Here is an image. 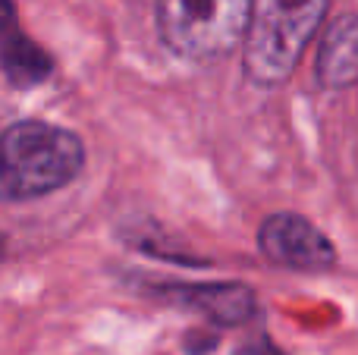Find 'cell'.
<instances>
[{
	"mask_svg": "<svg viewBox=\"0 0 358 355\" xmlns=\"http://www.w3.org/2000/svg\"><path fill=\"white\" fill-rule=\"evenodd\" d=\"M85 164L79 136L41 119H19L3 132V180L6 201H31L69 186Z\"/></svg>",
	"mask_w": 358,
	"mask_h": 355,
	"instance_id": "6da1fadb",
	"label": "cell"
},
{
	"mask_svg": "<svg viewBox=\"0 0 358 355\" xmlns=\"http://www.w3.org/2000/svg\"><path fill=\"white\" fill-rule=\"evenodd\" d=\"M327 0H252L245 35V73L258 85H280L292 75L315 38Z\"/></svg>",
	"mask_w": 358,
	"mask_h": 355,
	"instance_id": "7a4b0ae2",
	"label": "cell"
},
{
	"mask_svg": "<svg viewBox=\"0 0 358 355\" xmlns=\"http://www.w3.org/2000/svg\"><path fill=\"white\" fill-rule=\"evenodd\" d=\"M252 0H157V29L173 54L217 60L248 35Z\"/></svg>",
	"mask_w": 358,
	"mask_h": 355,
	"instance_id": "3957f363",
	"label": "cell"
},
{
	"mask_svg": "<svg viewBox=\"0 0 358 355\" xmlns=\"http://www.w3.org/2000/svg\"><path fill=\"white\" fill-rule=\"evenodd\" d=\"M258 245L271 264L302 274H321L336 261L334 242L299 214H271L258 230Z\"/></svg>",
	"mask_w": 358,
	"mask_h": 355,
	"instance_id": "277c9868",
	"label": "cell"
},
{
	"mask_svg": "<svg viewBox=\"0 0 358 355\" xmlns=\"http://www.w3.org/2000/svg\"><path fill=\"white\" fill-rule=\"evenodd\" d=\"M157 293L217 324H242L255 314V293L242 283H176Z\"/></svg>",
	"mask_w": 358,
	"mask_h": 355,
	"instance_id": "5b68a950",
	"label": "cell"
},
{
	"mask_svg": "<svg viewBox=\"0 0 358 355\" xmlns=\"http://www.w3.org/2000/svg\"><path fill=\"white\" fill-rule=\"evenodd\" d=\"M317 82L324 88H349L358 82V16L330 22L317 50Z\"/></svg>",
	"mask_w": 358,
	"mask_h": 355,
	"instance_id": "8992f818",
	"label": "cell"
},
{
	"mask_svg": "<svg viewBox=\"0 0 358 355\" xmlns=\"http://www.w3.org/2000/svg\"><path fill=\"white\" fill-rule=\"evenodd\" d=\"M54 69L50 57L44 54L38 44H31L25 35H19L13 25H6V38H3V73L10 79V85L29 88L44 82Z\"/></svg>",
	"mask_w": 358,
	"mask_h": 355,
	"instance_id": "52a82bcc",
	"label": "cell"
}]
</instances>
